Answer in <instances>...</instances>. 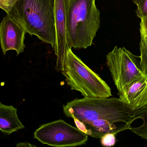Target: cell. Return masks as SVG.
Listing matches in <instances>:
<instances>
[{"label":"cell","instance_id":"1","mask_svg":"<svg viewBox=\"0 0 147 147\" xmlns=\"http://www.w3.org/2000/svg\"><path fill=\"white\" fill-rule=\"evenodd\" d=\"M135 111L115 97L75 99L63 106L64 114L77 128L96 139L129 129Z\"/></svg>","mask_w":147,"mask_h":147},{"label":"cell","instance_id":"2","mask_svg":"<svg viewBox=\"0 0 147 147\" xmlns=\"http://www.w3.org/2000/svg\"><path fill=\"white\" fill-rule=\"evenodd\" d=\"M7 14L20 23L26 33L50 44L54 50L56 40L54 0H16Z\"/></svg>","mask_w":147,"mask_h":147},{"label":"cell","instance_id":"9","mask_svg":"<svg viewBox=\"0 0 147 147\" xmlns=\"http://www.w3.org/2000/svg\"><path fill=\"white\" fill-rule=\"evenodd\" d=\"M119 98L132 110L147 105V74L129 85L121 93Z\"/></svg>","mask_w":147,"mask_h":147},{"label":"cell","instance_id":"5","mask_svg":"<svg viewBox=\"0 0 147 147\" xmlns=\"http://www.w3.org/2000/svg\"><path fill=\"white\" fill-rule=\"evenodd\" d=\"M106 61L118 94L146 75L141 69L137 57L125 47H115L107 54Z\"/></svg>","mask_w":147,"mask_h":147},{"label":"cell","instance_id":"12","mask_svg":"<svg viewBox=\"0 0 147 147\" xmlns=\"http://www.w3.org/2000/svg\"><path fill=\"white\" fill-rule=\"evenodd\" d=\"M140 66L142 71L147 74V36H140Z\"/></svg>","mask_w":147,"mask_h":147},{"label":"cell","instance_id":"7","mask_svg":"<svg viewBox=\"0 0 147 147\" xmlns=\"http://www.w3.org/2000/svg\"><path fill=\"white\" fill-rule=\"evenodd\" d=\"M54 16L56 28V45L54 48L57 56L55 69L62 71L68 45L67 30L66 0H54Z\"/></svg>","mask_w":147,"mask_h":147},{"label":"cell","instance_id":"14","mask_svg":"<svg viewBox=\"0 0 147 147\" xmlns=\"http://www.w3.org/2000/svg\"><path fill=\"white\" fill-rule=\"evenodd\" d=\"M116 142L115 134H108L101 138V145L105 147H111L115 146Z\"/></svg>","mask_w":147,"mask_h":147},{"label":"cell","instance_id":"11","mask_svg":"<svg viewBox=\"0 0 147 147\" xmlns=\"http://www.w3.org/2000/svg\"><path fill=\"white\" fill-rule=\"evenodd\" d=\"M137 119H141L143 123L141 126L136 127H130V129L142 138L147 140V105L136 110L133 116V122Z\"/></svg>","mask_w":147,"mask_h":147},{"label":"cell","instance_id":"10","mask_svg":"<svg viewBox=\"0 0 147 147\" xmlns=\"http://www.w3.org/2000/svg\"><path fill=\"white\" fill-rule=\"evenodd\" d=\"M17 109L12 105H7L0 102V131L9 135L22 129L25 127L17 115Z\"/></svg>","mask_w":147,"mask_h":147},{"label":"cell","instance_id":"15","mask_svg":"<svg viewBox=\"0 0 147 147\" xmlns=\"http://www.w3.org/2000/svg\"><path fill=\"white\" fill-rule=\"evenodd\" d=\"M16 0H0V8L8 13L13 7Z\"/></svg>","mask_w":147,"mask_h":147},{"label":"cell","instance_id":"16","mask_svg":"<svg viewBox=\"0 0 147 147\" xmlns=\"http://www.w3.org/2000/svg\"><path fill=\"white\" fill-rule=\"evenodd\" d=\"M16 147H38L28 142H20L16 144Z\"/></svg>","mask_w":147,"mask_h":147},{"label":"cell","instance_id":"6","mask_svg":"<svg viewBox=\"0 0 147 147\" xmlns=\"http://www.w3.org/2000/svg\"><path fill=\"white\" fill-rule=\"evenodd\" d=\"M34 138L51 146L75 147L85 144L88 136L63 120H59L41 125L34 132Z\"/></svg>","mask_w":147,"mask_h":147},{"label":"cell","instance_id":"8","mask_svg":"<svg viewBox=\"0 0 147 147\" xmlns=\"http://www.w3.org/2000/svg\"><path fill=\"white\" fill-rule=\"evenodd\" d=\"M26 34L22 26L7 14L0 23V45L3 55L12 50L17 56L23 52Z\"/></svg>","mask_w":147,"mask_h":147},{"label":"cell","instance_id":"3","mask_svg":"<svg viewBox=\"0 0 147 147\" xmlns=\"http://www.w3.org/2000/svg\"><path fill=\"white\" fill-rule=\"evenodd\" d=\"M66 13L69 47L91 46L101 23L96 0H66Z\"/></svg>","mask_w":147,"mask_h":147},{"label":"cell","instance_id":"4","mask_svg":"<svg viewBox=\"0 0 147 147\" xmlns=\"http://www.w3.org/2000/svg\"><path fill=\"white\" fill-rule=\"evenodd\" d=\"M62 72L71 89L80 92L84 98H107L112 96L111 89L107 83L70 48L66 53Z\"/></svg>","mask_w":147,"mask_h":147},{"label":"cell","instance_id":"13","mask_svg":"<svg viewBox=\"0 0 147 147\" xmlns=\"http://www.w3.org/2000/svg\"><path fill=\"white\" fill-rule=\"evenodd\" d=\"M133 1L137 6V16L141 20H146L147 18V0H133Z\"/></svg>","mask_w":147,"mask_h":147}]
</instances>
